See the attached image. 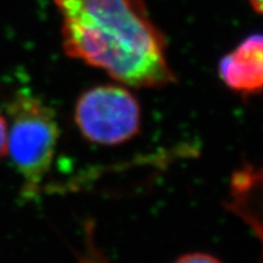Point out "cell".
<instances>
[{
  "instance_id": "277c9868",
  "label": "cell",
  "mask_w": 263,
  "mask_h": 263,
  "mask_svg": "<svg viewBox=\"0 0 263 263\" xmlns=\"http://www.w3.org/2000/svg\"><path fill=\"white\" fill-rule=\"evenodd\" d=\"M218 74L229 89L242 95L263 91V34H252L218 64Z\"/></svg>"
},
{
  "instance_id": "6da1fadb",
  "label": "cell",
  "mask_w": 263,
  "mask_h": 263,
  "mask_svg": "<svg viewBox=\"0 0 263 263\" xmlns=\"http://www.w3.org/2000/svg\"><path fill=\"white\" fill-rule=\"evenodd\" d=\"M68 57L133 88L176 82L162 32L141 0H54Z\"/></svg>"
},
{
  "instance_id": "8992f818",
  "label": "cell",
  "mask_w": 263,
  "mask_h": 263,
  "mask_svg": "<svg viewBox=\"0 0 263 263\" xmlns=\"http://www.w3.org/2000/svg\"><path fill=\"white\" fill-rule=\"evenodd\" d=\"M173 263H223L215 256L205 254V252H192L180 256Z\"/></svg>"
},
{
  "instance_id": "3957f363",
  "label": "cell",
  "mask_w": 263,
  "mask_h": 263,
  "mask_svg": "<svg viewBox=\"0 0 263 263\" xmlns=\"http://www.w3.org/2000/svg\"><path fill=\"white\" fill-rule=\"evenodd\" d=\"M74 122L90 143L121 145L140 132L141 108L137 98L123 85L101 84L78 98Z\"/></svg>"
},
{
  "instance_id": "7a4b0ae2",
  "label": "cell",
  "mask_w": 263,
  "mask_h": 263,
  "mask_svg": "<svg viewBox=\"0 0 263 263\" xmlns=\"http://www.w3.org/2000/svg\"><path fill=\"white\" fill-rule=\"evenodd\" d=\"M8 146L12 166L21 176V195L35 199L50 170L60 129L52 108L31 91H18L6 105Z\"/></svg>"
},
{
  "instance_id": "5b68a950",
  "label": "cell",
  "mask_w": 263,
  "mask_h": 263,
  "mask_svg": "<svg viewBox=\"0 0 263 263\" xmlns=\"http://www.w3.org/2000/svg\"><path fill=\"white\" fill-rule=\"evenodd\" d=\"M226 207L251 227L263 246V166L245 164L235 171Z\"/></svg>"
},
{
  "instance_id": "52a82bcc",
  "label": "cell",
  "mask_w": 263,
  "mask_h": 263,
  "mask_svg": "<svg viewBox=\"0 0 263 263\" xmlns=\"http://www.w3.org/2000/svg\"><path fill=\"white\" fill-rule=\"evenodd\" d=\"M8 118L0 110V159L6 155L8 146Z\"/></svg>"
},
{
  "instance_id": "ba28073f",
  "label": "cell",
  "mask_w": 263,
  "mask_h": 263,
  "mask_svg": "<svg viewBox=\"0 0 263 263\" xmlns=\"http://www.w3.org/2000/svg\"><path fill=\"white\" fill-rule=\"evenodd\" d=\"M249 2L256 12L263 15V0H249Z\"/></svg>"
}]
</instances>
